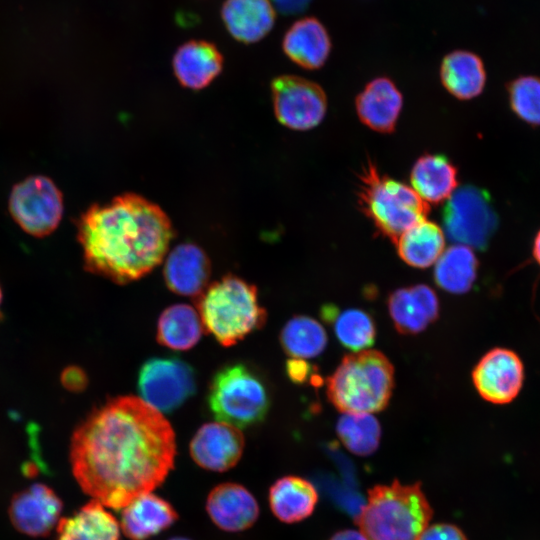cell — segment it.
<instances>
[{
  "instance_id": "cell-1",
  "label": "cell",
  "mask_w": 540,
  "mask_h": 540,
  "mask_svg": "<svg viewBox=\"0 0 540 540\" xmlns=\"http://www.w3.org/2000/svg\"><path fill=\"white\" fill-rule=\"evenodd\" d=\"M175 455L170 423L136 396H119L94 409L74 430L70 445L81 489L115 510L157 488Z\"/></svg>"
},
{
  "instance_id": "cell-2",
  "label": "cell",
  "mask_w": 540,
  "mask_h": 540,
  "mask_svg": "<svg viewBox=\"0 0 540 540\" xmlns=\"http://www.w3.org/2000/svg\"><path fill=\"white\" fill-rule=\"evenodd\" d=\"M173 235L165 211L135 193L94 204L77 220L85 269L117 284L138 280L158 266Z\"/></svg>"
},
{
  "instance_id": "cell-3",
  "label": "cell",
  "mask_w": 540,
  "mask_h": 540,
  "mask_svg": "<svg viewBox=\"0 0 540 540\" xmlns=\"http://www.w3.org/2000/svg\"><path fill=\"white\" fill-rule=\"evenodd\" d=\"M432 514L420 484L395 481L369 490L356 521L367 540H418Z\"/></svg>"
},
{
  "instance_id": "cell-4",
  "label": "cell",
  "mask_w": 540,
  "mask_h": 540,
  "mask_svg": "<svg viewBox=\"0 0 540 540\" xmlns=\"http://www.w3.org/2000/svg\"><path fill=\"white\" fill-rule=\"evenodd\" d=\"M393 388V366L376 350L347 355L327 379L328 399L344 413L382 411L389 403Z\"/></svg>"
},
{
  "instance_id": "cell-5",
  "label": "cell",
  "mask_w": 540,
  "mask_h": 540,
  "mask_svg": "<svg viewBox=\"0 0 540 540\" xmlns=\"http://www.w3.org/2000/svg\"><path fill=\"white\" fill-rule=\"evenodd\" d=\"M197 306L204 330L226 347L262 327L266 320L257 288L234 275L208 285Z\"/></svg>"
},
{
  "instance_id": "cell-6",
  "label": "cell",
  "mask_w": 540,
  "mask_h": 540,
  "mask_svg": "<svg viewBox=\"0 0 540 540\" xmlns=\"http://www.w3.org/2000/svg\"><path fill=\"white\" fill-rule=\"evenodd\" d=\"M357 200L377 231L394 243L429 212L428 203L413 188L382 174L370 160L359 174Z\"/></svg>"
},
{
  "instance_id": "cell-7",
  "label": "cell",
  "mask_w": 540,
  "mask_h": 540,
  "mask_svg": "<svg viewBox=\"0 0 540 540\" xmlns=\"http://www.w3.org/2000/svg\"><path fill=\"white\" fill-rule=\"evenodd\" d=\"M207 399L217 421L239 429L261 422L270 406L264 382L242 363L226 365L215 373Z\"/></svg>"
},
{
  "instance_id": "cell-8",
  "label": "cell",
  "mask_w": 540,
  "mask_h": 540,
  "mask_svg": "<svg viewBox=\"0 0 540 540\" xmlns=\"http://www.w3.org/2000/svg\"><path fill=\"white\" fill-rule=\"evenodd\" d=\"M442 217L450 240L479 250L487 248L498 227V216L488 192L472 185L453 192Z\"/></svg>"
},
{
  "instance_id": "cell-9",
  "label": "cell",
  "mask_w": 540,
  "mask_h": 540,
  "mask_svg": "<svg viewBox=\"0 0 540 540\" xmlns=\"http://www.w3.org/2000/svg\"><path fill=\"white\" fill-rule=\"evenodd\" d=\"M9 211L27 234L45 237L59 225L63 215V196L56 184L43 175L27 177L13 186Z\"/></svg>"
},
{
  "instance_id": "cell-10",
  "label": "cell",
  "mask_w": 540,
  "mask_h": 540,
  "mask_svg": "<svg viewBox=\"0 0 540 540\" xmlns=\"http://www.w3.org/2000/svg\"><path fill=\"white\" fill-rule=\"evenodd\" d=\"M137 387L144 402L162 414L170 413L195 393V372L176 357L150 358L138 372Z\"/></svg>"
},
{
  "instance_id": "cell-11",
  "label": "cell",
  "mask_w": 540,
  "mask_h": 540,
  "mask_svg": "<svg viewBox=\"0 0 540 540\" xmlns=\"http://www.w3.org/2000/svg\"><path fill=\"white\" fill-rule=\"evenodd\" d=\"M274 113L284 126L298 131L317 126L324 118L327 98L317 83L295 75H282L271 83Z\"/></svg>"
},
{
  "instance_id": "cell-12",
  "label": "cell",
  "mask_w": 540,
  "mask_h": 540,
  "mask_svg": "<svg viewBox=\"0 0 540 540\" xmlns=\"http://www.w3.org/2000/svg\"><path fill=\"white\" fill-rule=\"evenodd\" d=\"M524 379L519 355L502 347L486 352L472 370V382L478 394L497 405L511 403L519 395Z\"/></svg>"
},
{
  "instance_id": "cell-13",
  "label": "cell",
  "mask_w": 540,
  "mask_h": 540,
  "mask_svg": "<svg viewBox=\"0 0 540 540\" xmlns=\"http://www.w3.org/2000/svg\"><path fill=\"white\" fill-rule=\"evenodd\" d=\"M62 508L63 503L52 488L35 483L14 494L8 513L19 532L42 537L58 524Z\"/></svg>"
},
{
  "instance_id": "cell-14",
  "label": "cell",
  "mask_w": 540,
  "mask_h": 540,
  "mask_svg": "<svg viewBox=\"0 0 540 540\" xmlns=\"http://www.w3.org/2000/svg\"><path fill=\"white\" fill-rule=\"evenodd\" d=\"M244 437L239 428L224 423L210 422L202 425L190 443V454L202 468L226 471L240 459Z\"/></svg>"
},
{
  "instance_id": "cell-15",
  "label": "cell",
  "mask_w": 540,
  "mask_h": 540,
  "mask_svg": "<svg viewBox=\"0 0 540 540\" xmlns=\"http://www.w3.org/2000/svg\"><path fill=\"white\" fill-rule=\"evenodd\" d=\"M167 287L183 296H200L207 288L211 263L205 251L194 243H181L165 259Z\"/></svg>"
},
{
  "instance_id": "cell-16",
  "label": "cell",
  "mask_w": 540,
  "mask_h": 540,
  "mask_svg": "<svg viewBox=\"0 0 540 540\" xmlns=\"http://www.w3.org/2000/svg\"><path fill=\"white\" fill-rule=\"evenodd\" d=\"M387 304L394 326L402 334L420 333L439 316L438 297L425 284L397 289Z\"/></svg>"
},
{
  "instance_id": "cell-17",
  "label": "cell",
  "mask_w": 540,
  "mask_h": 540,
  "mask_svg": "<svg viewBox=\"0 0 540 540\" xmlns=\"http://www.w3.org/2000/svg\"><path fill=\"white\" fill-rule=\"evenodd\" d=\"M402 104L401 92L386 77L370 81L355 101L360 121L380 133H392L395 130Z\"/></svg>"
},
{
  "instance_id": "cell-18",
  "label": "cell",
  "mask_w": 540,
  "mask_h": 540,
  "mask_svg": "<svg viewBox=\"0 0 540 540\" xmlns=\"http://www.w3.org/2000/svg\"><path fill=\"white\" fill-rule=\"evenodd\" d=\"M172 67L182 86L200 90L221 73L223 57L214 44L205 40H190L178 47Z\"/></svg>"
},
{
  "instance_id": "cell-19",
  "label": "cell",
  "mask_w": 540,
  "mask_h": 540,
  "mask_svg": "<svg viewBox=\"0 0 540 540\" xmlns=\"http://www.w3.org/2000/svg\"><path fill=\"white\" fill-rule=\"evenodd\" d=\"M207 512L218 527L236 532L247 529L256 521L259 507L252 494L243 486L223 483L208 495Z\"/></svg>"
},
{
  "instance_id": "cell-20",
  "label": "cell",
  "mask_w": 540,
  "mask_h": 540,
  "mask_svg": "<svg viewBox=\"0 0 540 540\" xmlns=\"http://www.w3.org/2000/svg\"><path fill=\"white\" fill-rule=\"evenodd\" d=\"M221 17L230 35L245 44L264 38L276 19L271 0H226Z\"/></svg>"
},
{
  "instance_id": "cell-21",
  "label": "cell",
  "mask_w": 540,
  "mask_h": 540,
  "mask_svg": "<svg viewBox=\"0 0 540 540\" xmlns=\"http://www.w3.org/2000/svg\"><path fill=\"white\" fill-rule=\"evenodd\" d=\"M282 48L287 57L302 68L315 70L324 65L331 51V40L316 18L296 21L285 33Z\"/></svg>"
},
{
  "instance_id": "cell-22",
  "label": "cell",
  "mask_w": 540,
  "mask_h": 540,
  "mask_svg": "<svg viewBox=\"0 0 540 540\" xmlns=\"http://www.w3.org/2000/svg\"><path fill=\"white\" fill-rule=\"evenodd\" d=\"M176 518L173 507L150 492L122 509L121 528L131 540H145L169 527Z\"/></svg>"
},
{
  "instance_id": "cell-23",
  "label": "cell",
  "mask_w": 540,
  "mask_h": 540,
  "mask_svg": "<svg viewBox=\"0 0 540 540\" xmlns=\"http://www.w3.org/2000/svg\"><path fill=\"white\" fill-rule=\"evenodd\" d=\"M457 176L456 166L445 155L424 154L413 165L410 181L425 202L438 204L453 194Z\"/></svg>"
},
{
  "instance_id": "cell-24",
  "label": "cell",
  "mask_w": 540,
  "mask_h": 540,
  "mask_svg": "<svg viewBox=\"0 0 540 540\" xmlns=\"http://www.w3.org/2000/svg\"><path fill=\"white\" fill-rule=\"evenodd\" d=\"M440 78L443 86L454 97L470 100L482 93L486 84V70L477 54L456 50L444 57Z\"/></svg>"
},
{
  "instance_id": "cell-25",
  "label": "cell",
  "mask_w": 540,
  "mask_h": 540,
  "mask_svg": "<svg viewBox=\"0 0 540 540\" xmlns=\"http://www.w3.org/2000/svg\"><path fill=\"white\" fill-rule=\"evenodd\" d=\"M116 518L97 500H91L57 525L56 540H119Z\"/></svg>"
},
{
  "instance_id": "cell-26",
  "label": "cell",
  "mask_w": 540,
  "mask_h": 540,
  "mask_svg": "<svg viewBox=\"0 0 540 540\" xmlns=\"http://www.w3.org/2000/svg\"><path fill=\"white\" fill-rule=\"evenodd\" d=\"M317 501L318 494L314 485L298 476L280 478L269 492L272 512L285 523H295L309 517Z\"/></svg>"
},
{
  "instance_id": "cell-27",
  "label": "cell",
  "mask_w": 540,
  "mask_h": 540,
  "mask_svg": "<svg viewBox=\"0 0 540 540\" xmlns=\"http://www.w3.org/2000/svg\"><path fill=\"white\" fill-rule=\"evenodd\" d=\"M395 244L398 255L406 264L427 268L443 253L445 237L436 223L425 219L402 233Z\"/></svg>"
},
{
  "instance_id": "cell-28",
  "label": "cell",
  "mask_w": 540,
  "mask_h": 540,
  "mask_svg": "<svg viewBox=\"0 0 540 540\" xmlns=\"http://www.w3.org/2000/svg\"><path fill=\"white\" fill-rule=\"evenodd\" d=\"M478 267V259L471 247L452 245L436 261L434 279L444 291L463 294L472 288Z\"/></svg>"
},
{
  "instance_id": "cell-29",
  "label": "cell",
  "mask_w": 540,
  "mask_h": 540,
  "mask_svg": "<svg viewBox=\"0 0 540 540\" xmlns=\"http://www.w3.org/2000/svg\"><path fill=\"white\" fill-rule=\"evenodd\" d=\"M199 313L190 305L175 304L166 308L157 323L158 342L173 350H188L203 333Z\"/></svg>"
},
{
  "instance_id": "cell-30",
  "label": "cell",
  "mask_w": 540,
  "mask_h": 540,
  "mask_svg": "<svg viewBox=\"0 0 540 540\" xmlns=\"http://www.w3.org/2000/svg\"><path fill=\"white\" fill-rule=\"evenodd\" d=\"M322 315L333 326L337 339L344 347L359 352L374 344L375 322L364 310L350 308L339 311L327 306L323 308Z\"/></svg>"
},
{
  "instance_id": "cell-31",
  "label": "cell",
  "mask_w": 540,
  "mask_h": 540,
  "mask_svg": "<svg viewBox=\"0 0 540 540\" xmlns=\"http://www.w3.org/2000/svg\"><path fill=\"white\" fill-rule=\"evenodd\" d=\"M280 343L284 351L294 358H313L326 348L327 335L323 326L315 319L296 316L282 328Z\"/></svg>"
},
{
  "instance_id": "cell-32",
  "label": "cell",
  "mask_w": 540,
  "mask_h": 540,
  "mask_svg": "<svg viewBox=\"0 0 540 540\" xmlns=\"http://www.w3.org/2000/svg\"><path fill=\"white\" fill-rule=\"evenodd\" d=\"M336 432L343 445L359 456L374 453L381 438L379 422L368 413H344L337 422Z\"/></svg>"
},
{
  "instance_id": "cell-33",
  "label": "cell",
  "mask_w": 540,
  "mask_h": 540,
  "mask_svg": "<svg viewBox=\"0 0 540 540\" xmlns=\"http://www.w3.org/2000/svg\"><path fill=\"white\" fill-rule=\"evenodd\" d=\"M512 112L523 122L540 126V77L523 75L506 85Z\"/></svg>"
},
{
  "instance_id": "cell-34",
  "label": "cell",
  "mask_w": 540,
  "mask_h": 540,
  "mask_svg": "<svg viewBox=\"0 0 540 540\" xmlns=\"http://www.w3.org/2000/svg\"><path fill=\"white\" fill-rule=\"evenodd\" d=\"M418 540H467L457 526L447 523L428 525Z\"/></svg>"
},
{
  "instance_id": "cell-35",
  "label": "cell",
  "mask_w": 540,
  "mask_h": 540,
  "mask_svg": "<svg viewBox=\"0 0 540 540\" xmlns=\"http://www.w3.org/2000/svg\"><path fill=\"white\" fill-rule=\"evenodd\" d=\"M312 368L303 361V359L289 360L287 363V372L289 377L295 382H303L311 374Z\"/></svg>"
},
{
  "instance_id": "cell-36",
  "label": "cell",
  "mask_w": 540,
  "mask_h": 540,
  "mask_svg": "<svg viewBox=\"0 0 540 540\" xmlns=\"http://www.w3.org/2000/svg\"><path fill=\"white\" fill-rule=\"evenodd\" d=\"M311 0H271L274 8L287 15L302 12Z\"/></svg>"
},
{
  "instance_id": "cell-37",
  "label": "cell",
  "mask_w": 540,
  "mask_h": 540,
  "mask_svg": "<svg viewBox=\"0 0 540 540\" xmlns=\"http://www.w3.org/2000/svg\"><path fill=\"white\" fill-rule=\"evenodd\" d=\"M64 375V383L71 389H80L86 384V377L79 369L71 368V370L66 371Z\"/></svg>"
},
{
  "instance_id": "cell-38",
  "label": "cell",
  "mask_w": 540,
  "mask_h": 540,
  "mask_svg": "<svg viewBox=\"0 0 540 540\" xmlns=\"http://www.w3.org/2000/svg\"><path fill=\"white\" fill-rule=\"evenodd\" d=\"M329 540H367L365 536L356 530H342L335 533Z\"/></svg>"
},
{
  "instance_id": "cell-39",
  "label": "cell",
  "mask_w": 540,
  "mask_h": 540,
  "mask_svg": "<svg viewBox=\"0 0 540 540\" xmlns=\"http://www.w3.org/2000/svg\"><path fill=\"white\" fill-rule=\"evenodd\" d=\"M532 256L537 264L540 266V229L536 233L533 245H532Z\"/></svg>"
},
{
  "instance_id": "cell-40",
  "label": "cell",
  "mask_w": 540,
  "mask_h": 540,
  "mask_svg": "<svg viewBox=\"0 0 540 540\" xmlns=\"http://www.w3.org/2000/svg\"><path fill=\"white\" fill-rule=\"evenodd\" d=\"M169 540H189V539L182 538V537H176V538H172V539H169Z\"/></svg>"
},
{
  "instance_id": "cell-41",
  "label": "cell",
  "mask_w": 540,
  "mask_h": 540,
  "mask_svg": "<svg viewBox=\"0 0 540 540\" xmlns=\"http://www.w3.org/2000/svg\"><path fill=\"white\" fill-rule=\"evenodd\" d=\"M1 302H2V291H1V288H0V305H1Z\"/></svg>"
}]
</instances>
